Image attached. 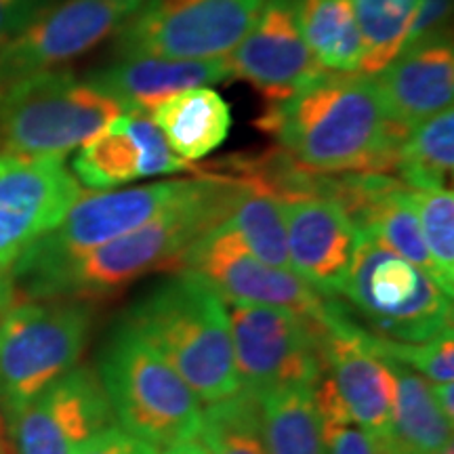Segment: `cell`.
Segmentation results:
<instances>
[{
    "mask_svg": "<svg viewBox=\"0 0 454 454\" xmlns=\"http://www.w3.org/2000/svg\"><path fill=\"white\" fill-rule=\"evenodd\" d=\"M284 154L316 175L395 170L408 129L394 121L371 74L322 72L259 118Z\"/></svg>",
    "mask_w": 454,
    "mask_h": 454,
    "instance_id": "obj_1",
    "label": "cell"
},
{
    "mask_svg": "<svg viewBox=\"0 0 454 454\" xmlns=\"http://www.w3.org/2000/svg\"><path fill=\"white\" fill-rule=\"evenodd\" d=\"M240 187L242 179L231 173L194 177L190 190L154 219L67 263L27 297L106 299L154 271L179 270L187 248L227 217Z\"/></svg>",
    "mask_w": 454,
    "mask_h": 454,
    "instance_id": "obj_2",
    "label": "cell"
},
{
    "mask_svg": "<svg viewBox=\"0 0 454 454\" xmlns=\"http://www.w3.org/2000/svg\"><path fill=\"white\" fill-rule=\"evenodd\" d=\"M122 317L207 406L242 391L227 305L202 278L177 271L135 301Z\"/></svg>",
    "mask_w": 454,
    "mask_h": 454,
    "instance_id": "obj_3",
    "label": "cell"
},
{
    "mask_svg": "<svg viewBox=\"0 0 454 454\" xmlns=\"http://www.w3.org/2000/svg\"><path fill=\"white\" fill-rule=\"evenodd\" d=\"M98 377L122 429L156 448L198 435L202 406L160 351L127 320L107 334Z\"/></svg>",
    "mask_w": 454,
    "mask_h": 454,
    "instance_id": "obj_4",
    "label": "cell"
},
{
    "mask_svg": "<svg viewBox=\"0 0 454 454\" xmlns=\"http://www.w3.org/2000/svg\"><path fill=\"white\" fill-rule=\"evenodd\" d=\"M124 114L104 89L66 70L0 89V154L66 156Z\"/></svg>",
    "mask_w": 454,
    "mask_h": 454,
    "instance_id": "obj_5",
    "label": "cell"
},
{
    "mask_svg": "<svg viewBox=\"0 0 454 454\" xmlns=\"http://www.w3.org/2000/svg\"><path fill=\"white\" fill-rule=\"evenodd\" d=\"M93 311L81 301H24L0 314V414L4 421L72 371L87 348Z\"/></svg>",
    "mask_w": 454,
    "mask_h": 454,
    "instance_id": "obj_6",
    "label": "cell"
},
{
    "mask_svg": "<svg viewBox=\"0 0 454 454\" xmlns=\"http://www.w3.org/2000/svg\"><path fill=\"white\" fill-rule=\"evenodd\" d=\"M194 179H168L147 185L84 194L53 230L38 238L9 271L13 291L30 294L53 276L101 244L137 230L190 190Z\"/></svg>",
    "mask_w": 454,
    "mask_h": 454,
    "instance_id": "obj_7",
    "label": "cell"
},
{
    "mask_svg": "<svg viewBox=\"0 0 454 454\" xmlns=\"http://www.w3.org/2000/svg\"><path fill=\"white\" fill-rule=\"evenodd\" d=\"M343 297L366 331L397 343H427L452 331V297L427 271L362 234Z\"/></svg>",
    "mask_w": 454,
    "mask_h": 454,
    "instance_id": "obj_8",
    "label": "cell"
},
{
    "mask_svg": "<svg viewBox=\"0 0 454 454\" xmlns=\"http://www.w3.org/2000/svg\"><path fill=\"white\" fill-rule=\"evenodd\" d=\"M242 389L265 395L278 389L311 387L325 377L320 328L286 308L225 303Z\"/></svg>",
    "mask_w": 454,
    "mask_h": 454,
    "instance_id": "obj_9",
    "label": "cell"
},
{
    "mask_svg": "<svg viewBox=\"0 0 454 454\" xmlns=\"http://www.w3.org/2000/svg\"><path fill=\"white\" fill-rule=\"evenodd\" d=\"M265 0H144L121 27L118 57L215 59L251 30Z\"/></svg>",
    "mask_w": 454,
    "mask_h": 454,
    "instance_id": "obj_10",
    "label": "cell"
},
{
    "mask_svg": "<svg viewBox=\"0 0 454 454\" xmlns=\"http://www.w3.org/2000/svg\"><path fill=\"white\" fill-rule=\"evenodd\" d=\"M141 3L61 0L0 44V89L59 70L95 49L137 13Z\"/></svg>",
    "mask_w": 454,
    "mask_h": 454,
    "instance_id": "obj_11",
    "label": "cell"
},
{
    "mask_svg": "<svg viewBox=\"0 0 454 454\" xmlns=\"http://www.w3.org/2000/svg\"><path fill=\"white\" fill-rule=\"evenodd\" d=\"M325 374L354 421L379 442L391 438L395 374L389 360L377 356L371 333L354 320L339 299H326L317 317Z\"/></svg>",
    "mask_w": 454,
    "mask_h": 454,
    "instance_id": "obj_12",
    "label": "cell"
},
{
    "mask_svg": "<svg viewBox=\"0 0 454 454\" xmlns=\"http://www.w3.org/2000/svg\"><path fill=\"white\" fill-rule=\"evenodd\" d=\"M177 271L202 278L225 303L274 305L311 320L326 308V299L294 271L271 268L254 257L223 221L187 248Z\"/></svg>",
    "mask_w": 454,
    "mask_h": 454,
    "instance_id": "obj_13",
    "label": "cell"
},
{
    "mask_svg": "<svg viewBox=\"0 0 454 454\" xmlns=\"http://www.w3.org/2000/svg\"><path fill=\"white\" fill-rule=\"evenodd\" d=\"M81 196L66 156L0 154V274H9Z\"/></svg>",
    "mask_w": 454,
    "mask_h": 454,
    "instance_id": "obj_14",
    "label": "cell"
},
{
    "mask_svg": "<svg viewBox=\"0 0 454 454\" xmlns=\"http://www.w3.org/2000/svg\"><path fill=\"white\" fill-rule=\"evenodd\" d=\"M114 421L98 372L74 366L4 423L13 454H76Z\"/></svg>",
    "mask_w": 454,
    "mask_h": 454,
    "instance_id": "obj_15",
    "label": "cell"
},
{
    "mask_svg": "<svg viewBox=\"0 0 454 454\" xmlns=\"http://www.w3.org/2000/svg\"><path fill=\"white\" fill-rule=\"evenodd\" d=\"M299 9L301 0H265L251 30L227 55L231 76L257 89L268 104L291 98L325 72L301 32Z\"/></svg>",
    "mask_w": 454,
    "mask_h": 454,
    "instance_id": "obj_16",
    "label": "cell"
},
{
    "mask_svg": "<svg viewBox=\"0 0 454 454\" xmlns=\"http://www.w3.org/2000/svg\"><path fill=\"white\" fill-rule=\"evenodd\" d=\"M291 268L325 299H340L362 234L333 198H278Z\"/></svg>",
    "mask_w": 454,
    "mask_h": 454,
    "instance_id": "obj_17",
    "label": "cell"
},
{
    "mask_svg": "<svg viewBox=\"0 0 454 454\" xmlns=\"http://www.w3.org/2000/svg\"><path fill=\"white\" fill-rule=\"evenodd\" d=\"M192 167L173 154L147 112H124L78 150L72 173L93 192L118 190L135 181L162 177Z\"/></svg>",
    "mask_w": 454,
    "mask_h": 454,
    "instance_id": "obj_18",
    "label": "cell"
},
{
    "mask_svg": "<svg viewBox=\"0 0 454 454\" xmlns=\"http://www.w3.org/2000/svg\"><path fill=\"white\" fill-rule=\"evenodd\" d=\"M371 76L395 122L411 129L427 121L452 107V34H438L397 51V55L383 70Z\"/></svg>",
    "mask_w": 454,
    "mask_h": 454,
    "instance_id": "obj_19",
    "label": "cell"
},
{
    "mask_svg": "<svg viewBox=\"0 0 454 454\" xmlns=\"http://www.w3.org/2000/svg\"><path fill=\"white\" fill-rule=\"evenodd\" d=\"M124 112H150L179 90L234 81L227 57L215 59H167V57H118L110 66L89 74Z\"/></svg>",
    "mask_w": 454,
    "mask_h": 454,
    "instance_id": "obj_20",
    "label": "cell"
},
{
    "mask_svg": "<svg viewBox=\"0 0 454 454\" xmlns=\"http://www.w3.org/2000/svg\"><path fill=\"white\" fill-rule=\"evenodd\" d=\"M147 114L173 154L187 164L213 154L230 137V104L211 87L179 90Z\"/></svg>",
    "mask_w": 454,
    "mask_h": 454,
    "instance_id": "obj_21",
    "label": "cell"
},
{
    "mask_svg": "<svg viewBox=\"0 0 454 454\" xmlns=\"http://www.w3.org/2000/svg\"><path fill=\"white\" fill-rule=\"evenodd\" d=\"M301 32L316 64L326 72H360L364 44L354 0H301Z\"/></svg>",
    "mask_w": 454,
    "mask_h": 454,
    "instance_id": "obj_22",
    "label": "cell"
},
{
    "mask_svg": "<svg viewBox=\"0 0 454 454\" xmlns=\"http://www.w3.org/2000/svg\"><path fill=\"white\" fill-rule=\"evenodd\" d=\"M268 454H325L320 412L311 387L278 389L259 397Z\"/></svg>",
    "mask_w": 454,
    "mask_h": 454,
    "instance_id": "obj_23",
    "label": "cell"
},
{
    "mask_svg": "<svg viewBox=\"0 0 454 454\" xmlns=\"http://www.w3.org/2000/svg\"><path fill=\"white\" fill-rule=\"evenodd\" d=\"M395 170L411 190L450 187L454 170V112L452 107L408 129L400 145Z\"/></svg>",
    "mask_w": 454,
    "mask_h": 454,
    "instance_id": "obj_24",
    "label": "cell"
},
{
    "mask_svg": "<svg viewBox=\"0 0 454 454\" xmlns=\"http://www.w3.org/2000/svg\"><path fill=\"white\" fill-rule=\"evenodd\" d=\"M395 402L391 414V435L425 454L452 444V425L442 414L431 385L411 368L394 364Z\"/></svg>",
    "mask_w": 454,
    "mask_h": 454,
    "instance_id": "obj_25",
    "label": "cell"
},
{
    "mask_svg": "<svg viewBox=\"0 0 454 454\" xmlns=\"http://www.w3.org/2000/svg\"><path fill=\"white\" fill-rule=\"evenodd\" d=\"M223 223L263 263L293 271L280 202L271 192L242 179L240 192L231 202Z\"/></svg>",
    "mask_w": 454,
    "mask_h": 454,
    "instance_id": "obj_26",
    "label": "cell"
},
{
    "mask_svg": "<svg viewBox=\"0 0 454 454\" xmlns=\"http://www.w3.org/2000/svg\"><path fill=\"white\" fill-rule=\"evenodd\" d=\"M196 438L207 454H268L259 397L242 389L234 397L208 404Z\"/></svg>",
    "mask_w": 454,
    "mask_h": 454,
    "instance_id": "obj_27",
    "label": "cell"
},
{
    "mask_svg": "<svg viewBox=\"0 0 454 454\" xmlns=\"http://www.w3.org/2000/svg\"><path fill=\"white\" fill-rule=\"evenodd\" d=\"M421 0H354L360 26L362 74H377L397 55Z\"/></svg>",
    "mask_w": 454,
    "mask_h": 454,
    "instance_id": "obj_28",
    "label": "cell"
},
{
    "mask_svg": "<svg viewBox=\"0 0 454 454\" xmlns=\"http://www.w3.org/2000/svg\"><path fill=\"white\" fill-rule=\"evenodd\" d=\"M421 236L427 248L434 278L448 297L454 293V194L444 190H412Z\"/></svg>",
    "mask_w": 454,
    "mask_h": 454,
    "instance_id": "obj_29",
    "label": "cell"
},
{
    "mask_svg": "<svg viewBox=\"0 0 454 454\" xmlns=\"http://www.w3.org/2000/svg\"><path fill=\"white\" fill-rule=\"evenodd\" d=\"M314 395L325 434V454H383L381 442L360 427L340 404L326 374L314 387Z\"/></svg>",
    "mask_w": 454,
    "mask_h": 454,
    "instance_id": "obj_30",
    "label": "cell"
},
{
    "mask_svg": "<svg viewBox=\"0 0 454 454\" xmlns=\"http://www.w3.org/2000/svg\"><path fill=\"white\" fill-rule=\"evenodd\" d=\"M371 345L377 356L394 364L419 372L431 383H452L454 379V337L448 331L427 343H397L371 333Z\"/></svg>",
    "mask_w": 454,
    "mask_h": 454,
    "instance_id": "obj_31",
    "label": "cell"
},
{
    "mask_svg": "<svg viewBox=\"0 0 454 454\" xmlns=\"http://www.w3.org/2000/svg\"><path fill=\"white\" fill-rule=\"evenodd\" d=\"M450 15L452 0H421L417 11H414L411 27H408L400 51L411 47V44L427 41L431 36H438V34L450 32V27H448Z\"/></svg>",
    "mask_w": 454,
    "mask_h": 454,
    "instance_id": "obj_32",
    "label": "cell"
},
{
    "mask_svg": "<svg viewBox=\"0 0 454 454\" xmlns=\"http://www.w3.org/2000/svg\"><path fill=\"white\" fill-rule=\"evenodd\" d=\"M76 454H160L150 442L129 434L121 425H110L89 442H84Z\"/></svg>",
    "mask_w": 454,
    "mask_h": 454,
    "instance_id": "obj_33",
    "label": "cell"
},
{
    "mask_svg": "<svg viewBox=\"0 0 454 454\" xmlns=\"http://www.w3.org/2000/svg\"><path fill=\"white\" fill-rule=\"evenodd\" d=\"M53 3L55 0H0V44Z\"/></svg>",
    "mask_w": 454,
    "mask_h": 454,
    "instance_id": "obj_34",
    "label": "cell"
},
{
    "mask_svg": "<svg viewBox=\"0 0 454 454\" xmlns=\"http://www.w3.org/2000/svg\"><path fill=\"white\" fill-rule=\"evenodd\" d=\"M431 394L435 397V404L448 421L454 423V385L452 383H434Z\"/></svg>",
    "mask_w": 454,
    "mask_h": 454,
    "instance_id": "obj_35",
    "label": "cell"
},
{
    "mask_svg": "<svg viewBox=\"0 0 454 454\" xmlns=\"http://www.w3.org/2000/svg\"><path fill=\"white\" fill-rule=\"evenodd\" d=\"M381 446H383V454H425L421 450H417V448L404 444V442L395 440L394 435H391L389 440L381 442Z\"/></svg>",
    "mask_w": 454,
    "mask_h": 454,
    "instance_id": "obj_36",
    "label": "cell"
},
{
    "mask_svg": "<svg viewBox=\"0 0 454 454\" xmlns=\"http://www.w3.org/2000/svg\"><path fill=\"white\" fill-rule=\"evenodd\" d=\"M13 297V284H11L9 274H0V311H4L11 305Z\"/></svg>",
    "mask_w": 454,
    "mask_h": 454,
    "instance_id": "obj_37",
    "label": "cell"
},
{
    "mask_svg": "<svg viewBox=\"0 0 454 454\" xmlns=\"http://www.w3.org/2000/svg\"><path fill=\"white\" fill-rule=\"evenodd\" d=\"M162 454H207L202 450L200 444H196V442H181V444H175V446H168L167 450Z\"/></svg>",
    "mask_w": 454,
    "mask_h": 454,
    "instance_id": "obj_38",
    "label": "cell"
},
{
    "mask_svg": "<svg viewBox=\"0 0 454 454\" xmlns=\"http://www.w3.org/2000/svg\"><path fill=\"white\" fill-rule=\"evenodd\" d=\"M0 454H13V450H11L7 423H4L3 414H0Z\"/></svg>",
    "mask_w": 454,
    "mask_h": 454,
    "instance_id": "obj_39",
    "label": "cell"
},
{
    "mask_svg": "<svg viewBox=\"0 0 454 454\" xmlns=\"http://www.w3.org/2000/svg\"><path fill=\"white\" fill-rule=\"evenodd\" d=\"M434 454H454V450H452V444H448V446H444V448H440L438 452H434Z\"/></svg>",
    "mask_w": 454,
    "mask_h": 454,
    "instance_id": "obj_40",
    "label": "cell"
},
{
    "mask_svg": "<svg viewBox=\"0 0 454 454\" xmlns=\"http://www.w3.org/2000/svg\"><path fill=\"white\" fill-rule=\"evenodd\" d=\"M101 3H144V0H101Z\"/></svg>",
    "mask_w": 454,
    "mask_h": 454,
    "instance_id": "obj_41",
    "label": "cell"
}]
</instances>
